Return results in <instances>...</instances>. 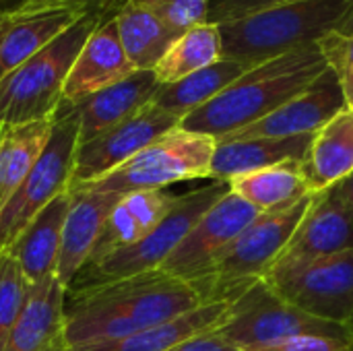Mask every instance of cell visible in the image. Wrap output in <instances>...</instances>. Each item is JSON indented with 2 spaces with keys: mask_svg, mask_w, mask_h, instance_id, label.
<instances>
[{
  "mask_svg": "<svg viewBox=\"0 0 353 351\" xmlns=\"http://www.w3.org/2000/svg\"><path fill=\"white\" fill-rule=\"evenodd\" d=\"M170 351H250L246 348H240L232 341H228L225 337H221L219 333H211V335H203L196 339H190L178 348Z\"/></svg>",
  "mask_w": 353,
  "mask_h": 351,
  "instance_id": "cell-35",
  "label": "cell"
},
{
  "mask_svg": "<svg viewBox=\"0 0 353 351\" xmlns=\"http://www.w3.org/2000/svg\"><path fill=\"white\" fill-rule=\"evenodd\" d=\"M79 19L83 17L64 6L8 17L0 29V81L41 52Z\"/></svg>",
  "mask_w": 353,
  "mask_h": 351,
  "instance_id": "cell-23",
  "label": "cell"
},
{
  "mask_svg": "<svg viewBox=\"0 0 353 351\" xmlns=\"http://www.w3.org/2000/svg\"><path fill=\"white\" fill-rule=\"evenodd\" d=\"M2 252H4V250H2V248H0V254H2Z\"/></svg>",
  "mask_w": 353,
  "mask_h": 351,
  "instance_id": "cell-42",
  "label": "cell"
},
{
  "mask_svg": "<svg viewBox=\"0 0 353 351\" xmlns=\"http://www.w3.org/2000/svg\"><path fill=\"white\" fill-rule=\"evenodd\" d=\"M79 149V118L72 103L62 101L54 114L52 137L29 176L0 209V248L6 250L27 223L54 199L68 192Z\"/></svg>",
  "mask_w": 353,
  "mask_h": 351,
  "instance_id": "cell-8",
  "label": "cell"
},
{
  "mask_svg": "<svg viewBox=\"0 0 353 351\" xmlns=\"http://www.w3.org/2000/svg\"><path fill=\"white\" fill-rule=\"evenodd\" d=\"M130 2L147 8L178 33L205 25L211 6V0H130Z\"/></svg>",
  "mask_w": 353,
  "mask_h": 351,
  "instance_id": "cell-31",
  "label": "cell"
},
{
  "mask_svg": "<svg viewBox=\"0 0 353 351\" xmlns=\"http://www.w3.org/2000/svg\"><path fill=\"white\" fill-rule=\"evenodd\" d=\"M176 126H180V118L151 101L124 122L103 130L87 143H81L68 190L105 178Z\"/></svg>",
  "mask_w": 353,
  "mask_h": 351,
  "instance_id": "cell-10",
  "label": "cell"
},
{
  "mask_svg": "<svg viewBox=\"0 0 353 351\" xmlns=\"http://www.w3.org/2000/svg\"><path fill=\"white\" fill-rule=\"evenodd\" d=\"M316 192H310L290 209L261 213L192 283L205 302L248 292L265 279L283 254L298 223L310 209Z\"/></svg>",
  "mask_w": 353,
  "mask_h": 351,
  "instance_id": "cell-4",
  "label": "cell"
},
{
  "mask_svg": "<svg viewBox=\"0 0 353 351\" xmlns=\"http://www.w3.org/2000/svg\"><path fill=\"white\" fill-rule=\"evenodd\" d=\"M72 203L62 232V248L58 257L56 277L68 290L72 279L91 259V252L99 240V234L124 194L103 192L91 188L70 190Z\"/></svg>",
  "mask_w": 353,
  "mask_h": 351,
  "instance_id": "cell-16",
  "label": "cell"
},
{
  "mask_svg": "<svg viewBox=\"0 0 353 351\" xmlns=\"http://www.w3.org/2000/svg\"><path fill=\"white\" fill-rule=\"evenodd\" d=\"M298 0H213L209 6V19L207 23L219 25L228 21H236L248 14H256L281 4H290Z\"/></svg>",
  "mask_w": 353,
  "mask_h": 351,
  "instance_id": "cell-33",
  "label": "cell"
},
{
  "mask_svg": "<svg viewBox=\"0 0 353 351\" xmlns=\"http://www.w3.org/2000/svg\"><path fill=\"white\" fill-rule=\"evenodd\" d=\"M54 118L2 126L0 132V209L17 192L33 166L39 161L50 137Z\"/></svg>",
  "mask_w": 353,
  "mask_h": 351,
  "instance_id": "cell-27",
  "label": "cell"
},
{
  "mask_svg": "<svg viewBox=\"0 0 353 351\" xmlns=\"http://www.w3.org/2000/svg\"><path fill=\"white\" fill-rule=\"evenodd\" d=\"M230 190L228 182L205 184L188 194L178 197L174 209L165 215V219L141 242L122 248L93 265H87L79 271L66 292H77L89 285L124 279L141 273H149L161 269V265L172 257V252L182 244V240L190 234V230L199 223V219Z\"/></svg>",
  "mask_w": 353,
  "mask_h": 351,
  "instance_id": "cell-6",
  "label": "cell"
},
{
  "mask_svg": "<svg viewBox=\"0 0 353 351\" xmlns=\"http://www.w3.org/2000/svg\"><path fill=\"white\" fill-rule=\"evenodd\" d=\"M352 12L353 0H298L219 23L223 56L248 66L263 64L343 31Z\"/></svg>",
  "mask_w": 353,
  "mask_h": 351,
  "instance_id": "cell-3",
  "label": "cell"
},
{
  "mask_svg": "<svg viewBox=\"0 0 353 351\" xmlns=\"http://www.w3.org/2000/svg\"><path fill=\"white\" fill-rule=\"evenodd\" d=\"M70 190L54 199L27 223V228L17 236V240L4 250L19 263L31 285L56 275L58 257L62 248V232L70 211Z\"/></svg>",
  "mask_w": 353,
  "mask_h": 351,
  "instance_id": "cell-21",
  "label": "cell"
},
{
  "mask_svg": "<svg viewBox=\"0 0 353 351\" xmlns=\"http://www.w3.org/2000/svg\"><path fill=\"white\" fill-rule=\"evenodd\" d=\"M327 68L319 43L271 58L252 66L209 103L184 116L180 128L209 134L217 143L228 134L259 122L292 97L300 95Z\"/></svg>",
  "mask_w": 353,
  "mask_h": 351,
  "instance_id": "cell-2",
  "label": "cell"
},
{
  "mask_svg": "<svg viewBox=\"0 0 353 351\" xmlns=\"http://www.w3.org/2000/svg\"><path fill=\"white\" fill-rule=\"evenodd\" d=\"M250 351H353V348L345 339L325 335H296Z\"/></svg>",
  "mask_w": 353,
  "mask_h": 351,
  "instance_id": "cell-34",
  "label": "cell"
},
{
  "mask_svg": "<svg viewBox=\"0 0 353 351\" xmlns=\"http://www.w3.org/2000/svg\"><path fill=\"white\" fill-rule=\"evenodd\" d=\"M347 329H350V341H352V348H353V319L347 323Z\"/></svg>",
  "mask_w": 353,
  "mask_h": 351,
  "instance_id": "cell-40",
  "label": "cell"
},
{
  "mask_svg": "<svg viewBox=\"0 0 353 351\" xmlns=\"http://www.w3.org/2000/svg\"><path fill=\"white\" fill-rule=\"evenodd\" d=\"M31 283L19 263L8 254H0V351L4 350L29 298Z\"/></svg>",
  "mask_w": 353,
  "mask_h": 351,
  "instance_id": "cell-30",
  "label": "cell"
},
{
  "mask_svg": "<svg viewBox=\"0 0 353 351\" xmlns=\"http://www.w3.org/2000/svg\"><path fill=\"white\" fill-rule=\"evenodd\" d=\"M203 302L192 283L161 269L66 292V341L70 350L120 341Z\"/></svg>",
  "mask_w": 353,
  "mask_h": 351,
  "instance_id": "cell-1",
  "label": "cell"
},
{
  "mask_svg": "<svg viewBox=\"0 0 353 351\" xmlns=\"http://www.w3.org/2000/svg\"><path fill=\"white\" fill-rule=\"evenodd\" d=\"M215 145V139L209 134L176 126L139 151L116 172L79 188L128 194L137 190H165L176 182L209 178Z\"/></svg>",
  "mask_w": 353,
  "mask_h": 351,
  "instance_id": "cell-7",
  "label": "cell"
},
{
  "mask_svg": "<svg viewBox=\"0 0 353 351\" xmlns=\"http://www.w3.org/2000/svg\"><path fill=\"white\" fill-rule=\"evenodd\" d=\"M68 351H83V350H68Z\"/></svg>",
  "mask_w": 353,
  "mask_h": 351,
  "instance_id": "cell-41",
  "label": "cell"
},
{
  "mask_svg": "<svg viewBox=\"0 0 353 351\" xmlns=\"http://www.w3.org/2000/svg\"><path fill=\"white\" fill-rule=\"evenodd\" d=\"M353 248V209L331 188L316 192L277 261L319 259Z\"/></svg>",
  "mask_w": 353,
  "mask_h": 351,
  "instance_id": "cell-15",
  "label": "cell"
},
{
  "mask_svg": "<svg viewBox=\"0 0 353 351\" xmlns=\"http://www.w3.org/2000/svg\"><path fill=\"white\" fill-rule=\"evenodd\" d=\"M261 213L242 197L228 190L190 230L182 244L161 265V271L192 281L201 275Z\"/></svg>",
  "mask_w": 353,
  "mask_h": 351,
  "instance_id": "cell-12",
  "label": "cell"
},
{
  "mask_svg": "<svg viewBox=\"0 0 353 351\" xmlns=\"http://www.w3.org/2000/svg\"><path fill=\"white\" fill-rule=\"evenodd\" d=\"M259 285V283H256ZM254 285V288H256ZM254 288L248 292L221 298V300H211L203 302L201 306L178 314L165 323H159L147 331L134 333L130 337H124L120 341L103 343V345H93V348H83V351H170L190 339L211 335L221 331L225 325H230L250 302Z\"/></svg>",
  "mask_w": 353,
  "mask_h": 351,
  "instance_id": "cell-14",
  "label": "cell"
},
{
  "mask_svg": "<svg viewBox=\"0 0 353 351\" xmlns=\"http://www.w3.org/2000/svg\"><path fill=\"white\" fill-rule=\"evenodd\" d=\"M122 48L134 70H153L182 35L143 6L128 4L116 19Z\"/></svg>",
  "mask_w": 353,
  "mask_h": 351,
  "instance_id": "cell-28",
  "label": "cell"
},
{
  "mask_svg": "<svg viewBox=\"0 0 353 351\" xmlns=\"http://www.w3.org/2000/svg\"><path fill=\"white\" fill-rule=\"evenodd\" d=\"M314 134L288 139H238L215 145L211 161V180L230 182L236 176L265 170L285 161H302L308 153Z\"/></svg>",
  "mask_w": 353,
  "mask_h": 351,
  "instance_id": "cell-22",
  "label": "cell"
},
{
  "mask_svg": "<svg viewBox=\"0 0 353 351\" xmlns=\"http://www.w3.org/2000/svg\"><path fill=\"white\" fill-rule=\"evenodd\" d=\"M312 192H323L353 172V108H343L314 137L302 159Z\"/></svg>",
  "mask_w": 353,
  "mask_h": 351,
  "instance_id": "cell-24",
  "label": "cell"
},
{
  "mask_svg": "<svg viewBox=\"0 0 353 351\" xmlns=\"http://www.w3.org/2000/svg\"><path fill=\"white\" fill-rule=\"evenodd\" d=\"M230 190L242 197L259 213H275L294 207L312 190L304 178L302 161H285L265 170L236 176Z\"/></svg>",
  "mask_w": 353,
  "mask_h": 351,
  "instance_id": "cell-25",
  "label": "cell"
},
{
  "mask_svg": "<svg viewBox=\"0 0 353 351\" xmlns=\"http://www.w3.org/2000/svg\"><path fill=\"white\" fill-rule=\"evenodd\" d=\"M223 58V41L219 27L205 23L184 31L153 68L161 85L176 83Z\"/></svg>",
  "mask_w": 353,
  "mask_h": 351,
  "instance_id": "cell-29",
  "label": "cell"
},
{
  "mask_svg": "<svg viewBox=\"0 0 353 351\" xmlns=\"http://www.w3.org/2000/svg\"><path fill=\"white\" fill-rule=\"evenodd\" d=\"M341 33H347V35H353V12L352 17H350V21H347V25L343 27V31Z\"/></svg>",
  "mask_w": 353,
  "mask_h": 351,
  "instance_id": "cell-39",
  "label": "cell"
},
{
  "mask_svg": "<svg viewBox=\"0 0 353 351\" xmlns=\"http://www.w3.org/2000/svg\"><path fill=\"white\" fill-rule=\"evenodd\" d=\"M217 333L246 350H256L296 335H325L350 341L347 325L316 319L283 302L265 285V281L254 288L248 306Z\"/></svg>",
  "mask_w": 353,
  "mask_h": 351,
  "instance_id": "cell-11",
  "label": "cell"
},
{
  "mask_svg": "<svg viewBox=\"0 0 353 351\" xmlns=\"http://www.w3.org/2000/svg\"><path fill=\"white\" fill-rule=\"evenodd\" d=\"M66 288L56 275L33 283L25 308L2 351H68Z\"/></svg>",
  "mask_w": 353,
  "mask_h": 351,
  "instance_id": "cell-17",
  "label": "cell"
},
{
  "mask_svg": "<svg viewBox=\"0 0 353 351\" xmlns=\"http://www.w3.org/2000/svg\"><path fill=\"white\" fill-rule=\"evenodd\" d=\"M0 132H2V124H0Z\"/></svg>",
  "mask_w": 353,
  "mask_h": 351,
  "instance_id": "cell-43",
  "label": "cell"
},
{
  "mask_svg": "<svg viewBox=\"0 0 353 351\" xmlns=\"http://www.w3.org/2000/svg\"><path fill=\"white\" fill-rule=\"evenodd\" d=\"M252 66L238 62L234 58H221L176 83L161 85L153 97V103L161 110L178 116L180 120L201 106L209 103L221 91H225L232 83H236L246 70Z\"/></svg>",
  "mask_w": 353,
  "mask_h": 351,
  "instance_id": "cell-26",
  "label": "cell"
},
{
  "mask_svg": "<svg viewBox=\"0 0 353 351\" xmlns=\"http://www.w3.org/2000/svg\"><path fill=\"white\" fill-rule=\"evenodd\" d=\"M132 72L134 66L122 48L118 25L116 21H110L97 27L81 48L64 85V101L77 103L124 81Z\"/></svg>",
  "mask_w": 353,
  "mask_h": 351,
  "instance_id": "cell-18",
  "label": "cell"
},
{
  "mask_svg": "<svg viewBox=\"0 0 353 351\" xmlns=\"http://www.w3.org/2000/svg\"><path fill=\"white\" fill-rule=\"evenodd\" d=\"M68 0H23V4L19 6V10L14 14H25V12H35V10H46V8H54V6H62Z\"/></svg>",
  "mask_w": 353,
  "mask_h": 351,
  "instance_id": "cell-36",
  "label": "cell"
},
{
  "mask_svg": "<svg viewBox=\"0 0 353 351\" xmlns=\"http://www.w3.org/2000/svg\"><path fill=\"white\" fill-rule=\"evenodd\" d=\"M345 106L341 85L331 68H327L308 89L285 101L281 108L261 118L259 122L228 134L221 141L238 139H288L302 134H316L333 116ZM217 141V143H221Z\"/></svg>",
  "mask_w": 353,
  "mask_h": 351,
  "instance_id": "cell-13",
  "label": "cell"
},
{
  "mask_svg": "<svg viewBox=\"0 0 353 351\" xmlns=\"http://www.w3.org/2000/svg\"><path fill=\"white\" fill-rule=\"evenodd\" d=\"M97 17H83L41 52L17 66L0 81V124H25L54 118L64 101L68 72L89 39L101 27Z\"/></svg>",
  "mask_w": 353,
  "mask_h": 351,
  "instance_id": "cell-5",
  "label": "cell"
},
{
  "mask_svg": "<svg viewBox=\"0 0 353 351\" xmlns=\"http://www.w3.org/2000/svg\"><path fill=\"white\" fill-rule=\"evenodd\" d=\"M331 190H333L345 205H350L353 209V172L352 174H347L343 180H339L337 184H333Z\"/></svg>",
  "mask_w": 353,
  "mask_h": 351,
  "instance_id": "cell-37",
  "label": "cell"
},
{
  "mask_svg": "<svg viewBox=\"0 0 353 351\" xmlns=\"http://www.w3.org/2000/svg\"><path fill=\"white\" fill-rule=\"evenodd\" d=\"M176 201L178 197L168 190H137L124 194L112 209L87 265L141 242L165 219Z\"/></svg>",
  "mask_w": 353,
  "mask_h": 351,
  "instance_id": "cell-20",
  "label": "cell"
},
{
  "mask_svg": "<svg viewBox=\"0 0 353 351\" xmlns=\"http://www.w3.org/2000/svg\"><path fill=\"white\" fill-rule=\"evenodd\" d=\"M263 281L277 298L316 319L337 325L353 319V248L319 259L277 261Z\"/></svg>",
  "mask_w": 353,
  "mask_h": 351,
  "instance_id": "cell-9",
  "label": "cell"
},
{
  "mask_svg": "<svg viewBox=\"0 0 353 351\" xmlns=\"http://www.w3.org/2000/svg\"><path fill=\"white\" fill-rule=\"evenodd\" d=\"M159 87L161 83L153 70H134L124 81L72 103L79 118V145L95 139L103 130L124 122L149 106Z\"/></svg>",
  "mask_w": 353,
  "mask_h": 351,
  "instance_id": "cell-19",
  "label": "cell"
},
{
  "mask_svg": "<svg viewBox=\"0 0 353 351\" xmlns=\"http://www.w3.org/2000/svg\"><path fill=\"white\" fill-rule=\"evenodd\" d=\"M319 48L341 85L345 106L353 108V35L333 31L319 41Z\"/></svg>",
  "mask_w": 353,
  "mask_h": 351,
  "instance_id": "cell-32",
  "label": "cell"
},
{
  "mask_svg": "<svg viewBox=\"0 0 353 351\" xmlns=\"http://www.w3.org/2000/svg\"><path fill=\"white\" fill-rule=\"evenodd\" d=\"M21 4L23 0H0V17H12Z\"/></svg>",
  "mask_w": 353,
  "mask_h": 351,
  "instance_id": "cell-38",
  "label": "cell"
}]
</instances>
